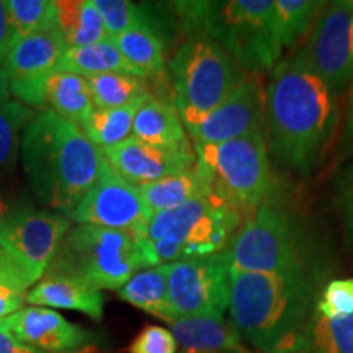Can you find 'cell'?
Returning a JSON list of instances; mask_svg holds the SVG:
<instances>
[{
  "mask_svg": "<svg viewBox=\"0 0 353 353\" xmlns=\"http://www.w3.org/2000/svg\"><path fill=\"white\" fill-rule=\"evenodd\" d=\"M334 97L301 50L275 65L265 90V134L281 165L306 172L316 164L337 123Z\"/></svg>",
  "mask_w": 353,
  "mask_h": 353,
  "instance_id": "cell-1",
  "label": "cell"
},
{
  "mask_svg": "<svg viewBox=\"0 0 353 353\" xmlns=\"http://www.w3.org/2000/svg\"><path fill=\"white\" fill-rule=\"evenodd\" d=\"M20 162L34 200L68 218L99 180L103 154L76 123L41 110L21 134Z\"/></svg>",
  "mask_w": 353,
  "mask_h": 353,
  "instance_id": "cell-2",
  "label": "cell"
},
{
  "mask_svg": "<svg viewBox=\"0 0 353 353\" xmlns=\"http://www.w3.org/2000/svg\"><path fill=\"white\" fill-rule=\"evenodd\" d=\"M309 304L306 270L252 273L231 268L232 324L262 353H278L296 341Z\"/></svg>",
  "mask_w": 353,
  "mask_h": 353,
  "instance_id": "cell-3",
  "label": "cell"
},
{
  "mask_svg": "<svg viewBox=\"0 0 353 353\" xmlns=\"http://www.w3.org/2000/svg\"><path fill=\"white\" fill-rule=\"evenodd\" d=\"M190 25L219 44L245 72H272L281 46L273 0L176 3Z\"/></svg>",
  "mask_w": 353,
  "mask_h": 353,
  "instance_id": "cell-4",
  "label": "cell"
},
{
  "mask_svg": "<svg viewBox=\"0 0 353 353\" xmlns=\"http://www.w3.org/2000/svg\"><path fill=\"white\" fill-rule=\"evenodd\" d=\"M241 224L237 211L210 195L154 213L136 241L145 265L157 267L223 252Z\"/></svg>",
  "mask_w": 353,
  "mask_h": 353,
  "instance_id": "cell-5",
  "label": "cell"
},
{
  "mask_svg": "<svg viewBox=\"0 0 353 353\" xmlns=\"http://www.w3.org/2000/svg\"><path fill=\"white\" fill-rule=\"evenodd\" d=\"M143 268L148 265L131 232L72 224L43 278H68L97 291H120Z\"/></svg>",
  "mask_w": 353,
  "mask_h": 353,
  "instance_id": "cell-6",
  "label": "cell"
},
{
  "mask_svg": "<svg viewBox=\"0 0 353 353\" xmlns=\"http://www.w3.org/2000/svg\"><path fill=\"white\" fill-rule=\"evenodd\" d=\"M193 151L195 169L211 195L242 219L268 203L275 192L265 128L228 143L195 144Z\"/></svg>",
  "mask_w": 353,
  "mask_h": 353,
  "instance_id": "cell-7",
  "label": "cell"
},
{
  "mask_svg": "<svg viewBox=\"0 0 353 353\" xmlns=\"http://www.w3.org/2000/svg\"><path fill=\"white\" fill-rule=\"evenodd\" d=\"M174 107L190 130L219 107L247 79L219 44L206 38L185 41L169 61Z\"/></svg>",
  "mask_w": 353,
  "mask_h": 353,
  "instance_id": "cell-8",
  "label": "cell"
},
{
  "mask_svg": "<svg viewBox=\"0 0 353 353\" xmlns=\"http://www.w3.org/2000/svg\"><path fill=\"white\" fill-rule=\"evenodd\" d=\"M232 270L281 273L304 270L301 242L288 216L265 203L242 219L228 247Z\"/></svg>",
  "mask_w": 353,
  "mask_h": 353,
  "instance_id": "cell-9",
  "label": "cell"
},
{
  "mask_svg": "<svg viewBox=\"0 0 353 353\" xmlns=\"http://www.w3.org/2000/svg\"><path fill=\"white\" fill-rule=\"evenodd\" d=\"M167 283L176 319L223 317L231 301V260L228 250L167 263Z\"/></svg>",
  "mask_w": 353,
  "mask_h": 353,
  "instance_id": "cell-10",
  "label": "cell"
},
{
  "mask_svg": "<svg viewBox=\"0 0 353 353\" xmlns=\"http://www.w3.org/2000/svg\"><path fill=\"white\" fill-rule=\"evenodd\" d=\"M72 224L64 214L15 203L0 221V249L19 263L30 283L37 285Z\"/></svg>",
  "mask_w": 353,
  "mask_h": 353,
  "instance_id": "cell-11",
  "label": "cell"
},
{
  "mask_svg": "<svg viewBox=\"0 0 353 353\" xmlns=\"http://www.w3.org/2000/svg\"><path fill=\"white\" fill-rule=\"evenodd\" d=\"M303 54L332 94L353 79V2L342 0L322 8Z\"/></svg>",
  "mask_w": 353,
  "mask_h": 353,
  "instance_id": "cell-12",
  "label": "cell"
},
{
  "mask_svg": "<svg viewBox=\"0 0 353 353\" xmlns=\"http://www.w3.org/2000/svg\"><path fill=\"white\" fill-rule=\"evenodd\" d=\"M151 216L138 187L118 175L103 157L99 180L68 218L74 224L118 229L138 237L148 226Z\"/></svg>",
  "mask_w": 353,
  "mask_h": 353,
  "instance_id": "cell-13",
  "label": "cell"
},
{
  "mask_svg": "<svg viewBox=\"0 0 353 353\" xmlns=\"http://www.w3.org/2000/svg\"><path fill=\"white\" fill-rule=\"evenodd\" d=\"M265 128V94L257 79L247 77L205 120L187 130L195 144H219Z\"/></svg>",
  "mask_w": 353,
  "mask_h": 353,
  "instance_id": "cell-14",
  "label": "cell"
},
{
  "mask_svg": "<svg viewBox=\"0 0 353 353\" xmlns=\"http://www.w3.org/2000/svg\"><path fill=\"white\" fill-rule=\"evenodd\" d=\"M8 87L13 100L37 112L50 110L79 126L95 108L87 79L65 70L56 69L39 81L8 83Z\"/></svg>",
  "mask_w": 353,
  "mask_h": 353,
  "instance_id": "cell-15",
  "label": "cell"
},
{
  "mask_svg": "<svg viewBox=\"0 0 353 353\" xmlns=\"http://www.w3.org/2000/svg\"><path fill=\"white\" fill-rule=\"evenodd\" d=\"M100 151L112 169L134 187L157 182L196 165L195 151H169L145 144L132 136Z\"/></svg>",
  "mask_w": 353,
  "mask_h": 353,
  "instance_id": "cell-16",
  "label": "cell"
},
{
  "mask_svg": "<svg viewBox=\"0 0 353 353\" xmlns=\"http://www.w3.org/2000/svg\"><path fill=\"white\" fill-rule=\"evenodd\" d=\"M3 322L21 343L41 353H68L90 342L88 330L50 307H23Z\"/></svg>",
  "mask_w": 353,
  "mask_h": 353,
  "instance_id": "cell-17",
  "label": "cell"
},
{
  "mask_svg": "<svg viewBox=\"0 0 353 353\" xmlns=\"http://www.w3.org/2000/svg\"><path fill=\"white\" fill-rule=\"evenodd\" d=\"M65 50L56 23L20 38L3 61L8 83L39 81L50 76L57 69Z\"/></svg>",
  "mask_w": 353,
  "mask_h": 353,
  "instance_id": "cell-18",
  "label": "cell"
},
{
  "mask_svg": "<svg viewBox=\"0 0 353 353\" xmlns=\"http://www.w3.org/2000/svg\"><path fill=\"white\" fill-rule=\"evenodd\" d=\"M170 327L183 353H245L239 330L224 317H180Z\"/></svg>",
  "mask_w": 353,
  "mask_h": 353,
  "instance_id": "cell-19",
  "label": "cell"
},
{
  "mask_svg": "<svg viewBox=\"0 0 353 353\" xmlns=\"http://www.w3.org/2000/svg\"><path fill=\"white\" fill-rule=\"evenodd\" d=\"M132 138L169 151H193L188 132L174 103L164 99H149L139 108L132 125Z\"/></svg>",
  "mask_w": 353,
  "mask_h": 353,
  "instance_id": "cell-20",
  "label": "cell"
},
{
  "mask_svg": "<svg viewBox=\"0 0 353 353\" xmlns=\"http://www.w3.org/2000/svg\"><path fill=\"white\" fill-rule=\"evenodd\" d=\"M26 303L38 307L77 311L97 322L103 317L105 306L101 291L92 290L68 278H41L26 293Z\"/></svg>",
  "mask_w": 353,
  "mask_h": 353,
  "instance_id": "cell-21",
  "label": "cell"
},
{
  "mask_svg": "<svg viewBox=\"0 0 353 353\" xmlns=\"http://www.w3.org/2000/svg\"><path fill=\"white\" fill-rule=\"evenodd\" d=\"M56 26L68 50L90 46L108 38L94 0L56 2Z\"/></svg>",
  "mask_w": 353,
  "mask_h": 353,
  "instance_id": "cell-22",
  "label": "cell"
},
{
  "mask_svg": "<svg viewBox=\"0 0 353 353\" xmlns=\"http://www.w3.org/2000/svg\"><path fill=\"white\" fill-rule=\"evenodd\" d=\"M118 293L126 303L143 309V311L159 317V319L169 322V324L176 321L169 298L167 265L143 268V270L134 273Z\"/></svg>",
  "mask_w": 353,
  "mask_h": 353,
  "instance_id": "cell-23",
  "label": "cell"
},
{
  "mask_svg": "<svg viewBox=\"0 0 353 353\" xmlns=\"http://www.w3.org/2000/svg\"><path fill=\"white\" fill-rule=\"evenodd\" d=\"M57 70L77 74L81 77H95L101 74L121 72L139 77L136 70L126 63L113 38H105L99 43L83 48L65 50Z\"/></svg>",
  "mask_w": 353,
  "mask_h": 353,
  "instance_id": "cell-24",
  "label": "cell"
},
{
  "mask_svg": "<svg viewBox=\"0 0 353 353\" xmlns=\"http://www.w3.org/2000/svg\"><path fill=\"white\" fill-rule=\"evenodd\" d=\"M138 190L152 214L211 195L208 185L205 183L195 167L176 175L167 176V179L157 180V182L139 185Z\"/></svg>",
  "mask_w": 353,
  "mask_h": 353,
  "instance_id": "cell-25",
  "label": "cell"
},
{
  "mask_svg": "<svg viewBox=\"0 0 353 353\" xmlns=\"http://www.w3.org/2000/svg\"><path fill=\"white\" fill-rule=\"evenodd\" d=\"M149 99L136 100L118 108H94L81 123V130L95 148H113V145L131 138L136 114Z\"/></svg>",
  "mask_w": 353,
  "mask_h": 353,
  "instance_id": "cell-26",
  "label": "cell"
},
{
  "mask_svg": "<svg viewBox=\"0 0 353 353\" xmlns=\"http://www.w3.org/2000/svg\"><path fill=\"white\" fill-rule=\"evenodd\" d=\"M114 43L126 63L144 81L149 77H157L159 74L164 72V43L149 23H143L123 33L121 37L114 38Z\"/></svg>",
  "mask_w": 353,
  "mask_h": 353,
  "instance_id": "cell-27",
  "label": "cell"
},
{
  "mask_svg": "<svg viewBox=\"0 0 353 353\" xmlns=\"http://www.w3.org/2000/svg\"><path fill=\"white\" fill-rule=\"evenodd\" d=\"M92 101L95 108H118L128 103L152 97L144 79L131 74L110 72L88 77Z\"/></svg>",
  "mask_w": 353,
  "mask_h": 353,
  "instance_id": "cell-28",
  "label": "cell"
},
{
  "mask_svg": "<svg viewBox=\"0 0 353 353\" xmlns=\"http://www.w3.org/2000/svg\"><path fill=\"white\" fill-rule=\"evenodd\" d=\"M303 334L312 353H353V316L327 319L314 312Z\"/></svg>",
  "mask_w": 353,
  "mask_h": 353,
  "instance_id": "cell-29",
  "label": "cell"
},
{
  "mask_svg": "<svg viewBox=\"0 0 353 353\" xmlns=\"http://www.w3.org/2000/svg\"><path fill=\"white\" fill-rule=\"evenodd\" d=\"M325 6H327L325 2H312V0H275L281 46H296L304 34L311 33L317 17Z\"/></svg>",
  "mask_w": 353,
  "mask_h": 353,
  "instance_id": "cell-30",
  "label": "cell"
},
{
  "mask_svg": "<svg viewBox=\"0 0 353 353\" xmlns=\"http://www.w3.org/2000/svg\"><path fill=\"white\" fill-rule=\"evenodd\" d=\"M34 114L37 110L13 99L0 103V176L12 169L20 156L21 134Z\"/></svg>",
  "mask_w": 353,
  "mask_h": 353,
  "instance_id": "cell-31",
  "label": "cell"
},
{
  "mask_svg": "<svg viewBox=\"0 0 353 353\" xmlns=\"http://www.w3.org/2000/svg\"><path fill=\"white\" fill-rule=\"evenodd\" d=\"M6 7L17 41L56 23V2L52 0H6Z\"/></svg>",
  "mask_w": 353,
  "mask_h": 353,
  "instance_id": "cell-32",
  "label": "cell"
},
{
  "mask_svg": "<svg viewBox=\"0 0 353 353\" xmlns=\"http://www.w3.org/2000/svg\"><path fill=\"white\" fill-rule=\"evenodd\" d=\"M110 38H118L136 26L148 23L141 7L128 0H94Z\"/></svg>",
  "mask_w": 353,
  "mask_h": 353,
  "instance_id": "cell-33",
  "label": "cell"
},
{
  "mask_svg": "<svg viewBox=\"0 0 353 353\" xmlns=\"http://www.w3.org/2000/svg\"><path fill=\"white\" fill-rule=\"evenodd\" d=\"M316 312L327 319L353 316V280H332L322 291Z\"/></svg>",
  "mask_w": 353,
  "mask_h": 353,
  "instance_id": "cell-34",
  "label": "cell"
},
{
  "mask_svg": "<svg viewBox=\"0 0 353 353\" xmlns=\"http://www.w3.org/2000/svg\"><path fill=\"white\" fill-rule=\"evenodd\" d=\"M176 343L170 330L159 325H145L128 345V353H176Z\"/></svg>",
  "mask_w": 353,
  "mask_h": 353,
  "instance_id": "cell-35",
  "label": "cell"
},
{
  "mask_svg": "<svg viewBox=\"0 0 353 353\" xmlns=\"http://www.w3.org/2000/svg\"><path fill=\"white\" fill-rule=\"evenodd\" d=\"M28 288L17 283H0V321L23 309Z\"/></svg>",
  "mask_w": 353,
  "mask_h": 353,
  "instance_id": "cell-36",
  "label": "cell"
},
{
  "mask_svg": "<svg viewBox=\"0 0 353 353\" xmlns=\"http://www.w3.org/2000/svg\"><path fill=\"white\" fill-rule=\"evenodd\" d=\"M339 198H341V208L347 228L353 236V167L342 175L341 185H339Z\"/></svg>",
  "mask_w": 353,
  "mask_h": 353,
  "instance_id": "cell-37",
  "label": "cell"
},
{
  "mask_svg": "<svg viewBox=\"0 0 353 353\" xmlns=\"http://www.w3.org/2000/svg\"><path fill=\"white\" fill-rule=\"evenodd\" d=\"M15 43V32H13L10 15L6 7V0H0V68H3V61Z\"/></svg>",
  "mask_w": 353,
  "mask_h": 353,
  "instance_id": "cell-38",
  "label": "cell"
},
{
  "mask_svg": "<svg viewBox=\"0 0 353 353\" xmlns=\"http://www.w3.org/2000/svg\"><path fill=\"white\" fill-rule=\"evenodd\" d=\"M3 281H7V283L21 285L25 286V288H30V286H32L23 270L19 267V263H17L10 255L0 249V283H3Z\"/></svg>",
  "mask_w": 353,
  "mask_h": 353,
  "instance_id": "cell-39",
  "label": "cell"
},
{
  "mask_svg": "<svg viewBox=\"0 0 353 353\" xmlns=\"http://www.w3.org/2000/svg\"><path fill=\"white\" fill-rule=\"evenodd\" d=\"M0 353H41L34 348L21 343L6 325L3 319L0 321Z\"/></svg>",
  "mask_w": 353,
  "mask_h": 353,
  "instance_id": "cell-40",
  "label": "cell"
},
{
  "mask_svg": "<svg viewBox=\"0 0 353 353\" xmlns=\"http://www.w3.org/2000/svg\"><path fill=\"white\" fill-rule=\"evenodd\" d=\"M278 353H312V352L309 350L306 339H304V334H301L298 337V341H294L293 343H291V345L285 347L283 350L278 352Z\"/></svg>",
  "mask_w": 353,
  "mask_h": 353,
  "instance_id": "cell-41",
  "label": "cell"
},
{
  "mask_svg": "<svg viewBox=\"0 0 353 353\" xmlns=\"http://www.w3.org/2000/svg\"><path fill=\"white\" fill-rule=\"evenodd\" d=\"M345 143H347L348 151L353 152V92H352L350 110H348V118L345 125Z\"/></svg>",
  "mask_w": 353,
  "mask_h": 353,
  "instance_id": "cell-42",
  "label": "cell"
},
{
  "mask_svg": "<svg viewBox=\"0 0 353 353\" xmlns=\"http://www.w3.org/2000/svg\"><path fill=\"white\" fill-rule=\"evenodd\" d=\"M12 100L10 87H8V77L3 68H0V103Z\"/></svg>",
  "mask_w": 353,
  "mask_h": 353,
  "instance_id": "cell-43",
  "label": "cell"
},
{
  "mask_svg": "<svg viewBox=\"0 0 353 353\" xmlns=\"http://www.w3.org/2000/svg\"><path fill=\"white\" fill-rule=\"evenodd\" d=\"M68 353H108V352L97 345V343L88 342V343H85V345H82L81 348H76V350L68 352Z\"/></svg>",
  "mask_w": 353,
  "mask_h": 353,
  "instance_id": "cell-44",
  "label": "cell"
},
{
  "mask_svg": "<svg viewBox=\"0 0 353 353\" xmlns=\"http://www.w3.org/2000/svg\"><path fill=\"white\" fill-rule=\"evenodd\" d=\"M13 205H15V203L8 201L6 196L0 195V221H2L3 218H6L7 213H8V211L12 210V206H13Z\"/></svg>",
  "mask_w": 353,
  "mask_h": 353,
  "instance_id": "cell-45",
  "label": "cell"
},
{
  "mask_svg": "<svg viewBox=\"0 0 353 353\" xmlns=\"http://www.w3.org/2000/svg\"><path fill=\"white\" fill-rule=\"evenodd\" d=\"M245 353H249V352H245Z\"/></svg>",
  "mask_w": 353,
  "mask_h": 353,
  "instance_id": "cell-46",
  "label": "cell"
}]
</instances>
